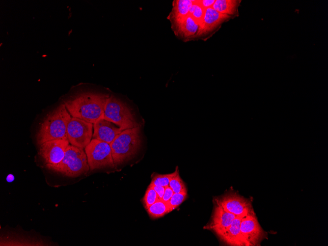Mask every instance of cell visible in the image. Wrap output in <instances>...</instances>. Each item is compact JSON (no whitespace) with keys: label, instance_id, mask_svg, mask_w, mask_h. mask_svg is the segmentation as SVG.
<instances>
[{"label":"cell","instance_id":"6da1fadb","mask_svg":"<svg viewBox=\"0 0 328 246\" xmlns=\"http://www.w3.org/2000/svg\"><path fill=\"white\" fill-rule=\"evenodd\" d=\"M109 95L93 92L79 93L64 103L71 116L94 124L104 118L105 106Z\"/></svg>","mask_w":328,"mask_h":246},{"label":"cell","instance_id":"7a4b0ae2","mask_svg":"<svg viewBox=\"0 0 328 246\" xmlns=\"http://www.w3.org/2000/svg\"><path fill=\"white\" fill-rule=\"evenodd\" d=\"M71 117L64 103L48 113L36 133L37 145L54 139H68L67 128Z\"/></svg>","mask_w":328,"mask_h":246},{"label":"cell","instance_id":"3957f363","mask_svg":"<svg viewBox=\"0 0 328 246\" xmlns=\"http://www.w3.org/2000/svg\"><path fill=\"white\" fill-rule=\"evenodd\" d=\"M140 126L122 131L110 146L115 165L122 164L133 157L140 147Z\"/></svg>","mask_w":328,"mask_h":246},{"label":"cell","instance_id":"277c9868","mask_svg":"<svg viewBox=\"0 0 328 246\" xmlns=\"http://www.w3.org/2000/svg\"><path fill=\"white\" fill-rule=\"evenodd\" d=\"M46 167L55 172L70 177H76L89 170L87 156L83 149L69 144L63 160L55 165Z\"/></svg>","mask_w":328,"mask_h":246},{"label":"cell","instance_id":"5b68a950","mask_svg":"<svg viewBox=\"0 0 328 246\" xmlns=\"http://www.w3.org/2000/svg\"><path fill=\"white\" fill-rule=\"evenodd\" d=\"M104 119L112 122L123 130L140 126L136 121L127 105L113 95L109 96L106 101Z\"/></svg>","mask_w":328,"mask_h":246},{"label":"cell","instance_id":"8992f818","mask_svg":"<svg viewBox=\"0 0 328 246\" xmlns=\"http://www.w3.org/2000/svg\"><path fill=\"white\" fill-rule=\"evenodd\" d=\"M84 151L90 170L115 166L110 144L107 142L92 138Z\"/></svg>","mask_w":328,"mask_h":246},{"label":"cell","instance_id":"52a82bcc","mask_svg":"<svg viewBox=\"0 0 328 246\" xmlns=\"http://www.w3.org/2000/svg\"><path fill=\"white\" fill-rule=\"evenodd\" d=\"M93 124L71 117L67 128V139L76 147L84 149L91 141L93 133Z\"/></svg>","mask_w":328,"mask_h":246},{"label":"cell","instance_id":"ba28073f","mask_svg":"<svg viewBox=\"0 0 328 246\" xmlns=\"http://www.w3.org/2000/svg\"><path fill=\"white\" fill-rule=\"evenodd\" d=\"M226 211L236 217H244L254 213L251 201L232 191H229L216 199Z\"/></svg>","mask_w":328,"mask_h":246},{"label":"cell","instance_id":"9c48e42d","mask_svg":"<svg viewBox=\"0 0 328 246\" xmlns=\"http://www.w3.org/2000/svg\"><path fill=\"white\" fill-rule=\"evenodd\" d=\"M240 230L247 246H259L261 241L267 238V233L260 225L255 213L242 218Z\"/></svg>","mask_w":328,"mask_h":246},{"label":"cell","instance_id":"30bf717a","mask_svg":"<svg viewBox=\"0 0 328 246\" xmlns=\"http://www.w3.org/2000/svg\"><path fill=\"white\" fill-rule=\"evenodd\" d=\"M69 145L68 139L49 140L39 146V154L46 165L56 164L63 160Z\"/></svg>","mask_w":328,"mask_h":246},{"label":"cell","instance_id":"8fae6325","mask_svg":"<svg viewBox=\"0 0 328 246\" xmlns=\"http://www.w3.org/2000/svg\"><path fill=\"white\" fill-rule=\"evenodd\" d=\"M236 217L216 200L211 220L204 228L213 231L219 236L228 228Z\"/></svg>","mask_w":328,"mask_h":246},{"label":"cell","instance_id":"7c38bea8","mask_svg":"<svg viewBox=\"0 0 328 246\" xmlns=\"http://www.w3.org/2000/svg\"><path fill=\"white\" fill-rule=\"evenodd\" d=\"M171 23L175 34L183 41H189L199 39L200 25L190 15Z\"/></svg>","mask_w":328,"mask_h":246},{"label":"cell","instance_id":"4fadbf2b","mask_svg":"<svg viewBox=\"0 0 328 246\" xmlns=\"http://www.w3.org/2000/svg\"><path fill=\"white\" fill-rule=\"evenodd\" d=\"M230 17L219 13L212 7L206 9L199 39L206 40L222 23Z\"/></svg>","mask_w":328,"mask_h":246},{"label":"cell","instance_id":"5bb4252c","mask_svg":"<svg viewBox=\"0 0 328 246\" xmlns=\"http://www.w3.org/2000/svg\"><path fill=\"white\" fill-rule=\"evenodd\" d=\"M122 131L115 124L102 118L93 124L92 137L110 144Z\"/></svg>","mask_w":328,"mask_h":246},{"label":"cell","instance_id":"9a60e30c","mask_svg":"<svg viewBox=\"0 0 328 246\" xmlns=\"http://www.w3.org/2000/svg\"><path fill=\"white\" fill-rule=\"evenodd\" d=\"M243 218L236 217L228 228L218 236L221 241L229 246H247L240 230Z\"/></svg>","mask_w":328,"mask_h":246},{"label":"cell","instance_id":"2e32d148","mask_svg":"<svg viewBox=\"0 0 328 246\" xmlns=\"http://www.w3.org/2000/svg\"><path fill=\"white\" fill-rule=\"evenodd\" d=\"M193 1L191 0H174L172 11L168 18L172 22L186 17L189 15V9Z\"/></svg>","mask_w":328,"mask_h":246},{"label":"cell","instance_id":"e0dca14e","mask_svg":"<svg viewBox=\"0 0 328 246\" xmlns=\"http://www.w3.org/2000/svg\"><path fill=\"white\" fill-rule=\"evenodd\" d=\"M241 0H216L212 8L220 14L231 17L235 14Z\"/></svg>","mask_w":328,"mask_h":246},{"label":"cell","instance_id":"ac0fdd59","mask_svg":"<svg viewBox=\"0 0 328 246\" xmlns=\"http://www.w3.org/2000/svg\"><path fill=\"white\" fill-rule=\"evenodd\" d=\"M150 217L157 219L170 213L167 203L162 199H159L146 209Z\"/></svg>","mask_w":328,"mask_h":246},{"label":"cell","instance_id":"d6986e66","mask_svg":"<svg viewBox=\"0 0 328 246\" xmlns=\"http://www.w3.org/2000/svg\"><path fill=\"white\" fill-rule=\"evenodd\" d=\"M179 171L177 166L174 172L165 174H153L152 176V180L150 184L154 186H163L166 187L169 186V182L172 179Z\"/></svg>","mask_w":328,"mask_h":246},{"label":"cell","instance_id":"ffe728a7","mask_svg":"<svg viewBox=\"0 0 328 246\" xmlns=\"http://www.w3.org/2000/svg\"><path fill=\"white\" fill-rule=\"evenodd\" d=\"M205 10L199 0H193L190 8L189 15L201 26L203 23Z\"/></svg>","mask_w":328,"mask_h":246},{"label":"cell","instance_id":"44dd1931","mask_svg":"<svg viewBox=\"0 0 328 246\" xmlns=\"http://www.w3.org/2000/svg\"><path fill=\"white\" fill-rule=\"evenodd\" d=\"M169 187L172 189L174 193L187 192L186 185L181 178L179 171L171 179Z\"/></svg>","mask_w":328,"mask_h":246},{"label":"cell","instance_id":"7402d4cb","mask_svg":"<svg viewBox=\"0 0 328 246\" xmlns=\"http://www.w3.org/2000/svg\"><path fill=\"white\" fill-rule=\"evenodd\" d=\"M159 199L158 196L154 189L149 185L142 199L144 208L146 210Z\"/></svg>","mask_w":328,"mask_h":246},{"label":"cell","instance_id":"603a6c76","mask_svg":"<svg viewBox=\"0 0 328 246\" xmlns=\"http://www.w3.org/2000/svg\"><path fill=\"white\" fill-rule=\"evenodd\" d=\"M187 192L174 193L167 203L169 207L170 212L177 208L187 198Z\"/></svg>","mask_w":328,"mask_h":246},{"label":"cell","instance_id":"cb8c5ba5","mask_svg":"<svg viewBox=\"0 0 328 246\" xmlns=\"http://www.w3.org/2000/svg\"><path fill=\"white\" fill-rule=\"evenodd\" d=\"M173 194L174 192L172 189L169 186H167L165 187L164 194L162 200L165 202L168 203Z\"/></svg>","mask_w":328,"mask_h":246},{"label":"cell","instance_id":"d4e9b609","mask_svg":"<svg viewBox=\"0 0 328 246\" xmlns=\"http://www.w3.org/2000/svg\"><path fill=\"white\" fill-rule=\"evenodd\" d=\"M149 185L152 187L154 189V190L155 191L158 196L159 199H162L164 194L165 187L163 186H154L150 184Z\"/></svg>","mask_w":328,"mask_h":246},{"label":"cell","instance_id":"484cf974","mask_svg":"<svg viewBox=\"0 0 328 246\" xmlns=\"http://www.w3.org/2000/svg\"><path fill=\"white\" fill-rule=\"evenodd\" d=\"M201 5L206 9L209 7H212L215 0H199Z\"/></svg>","mask_w":328,"mask_h":246}]
</instances>
